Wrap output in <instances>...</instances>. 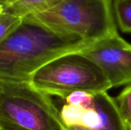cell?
Segmentation results:
<instances>
[{
	"label": "cell",
	"mask_w": 131,
	"mask_h": 130,
	"mask_svg": "<svg viewBox=\"0 0 131 130\" xmlns=\"http://www.w3.org/2000/svg\"><path fill=\"white\" fill-rule=\"evenodd\" d=\"M91 43L22 23L0 44V80L30 82L43 67L62 57L78 54Z\"/></svg>",
	"instance_id": "cell-1"
},
{
	"label": "cell",
	"mask_w": 131,
	"mask_h": 130,
	"mask_svg": "<svg viewBox=\"0 0 131 130\" xmlns=\"http://www.w3.org/2000/svg\"><path fill=\"white\" fill-rule=\"evenodd\" d=\"M23 23L91 42L118 33L113 0H64L46 11L25 17Z\"/></svg>",
	"instance_id": "cell-2"
},
{
	"label": "cell",
	"mask_w": 131,
	"mask_h": 130,
	"mask_svg": "<svg viewBox=\"0 0 131 130\" xmlns=\"http://www.w3.org/2000/svg\"><path fill=\"white\" fill-rule=\"evenodd\" d=\"M50 96L31 82L0 80V130H65Z\"/></svg>",
	"instance_id": "cell-3"
},
{
	"label": "cell",
	"mask_w": 131,
	"mask_h": 130,
	"mask_svg": "<svg viewBox=\"0 0 131 130\" xmlns=\"http://www.w3.org/2000/svg\"><path fill=\"white\" fill-rule=\"evenodd\" d=\"M30 82L42 93L62 100L74 91L97 94L112 88L101 69L78 53L62 57L43 67Z\"/></svg>",
	"instance_id": "cell-4"
},
{
	"label": "cell",
	"mask_w": 131,
	"mask_h": 130,
	"mask_svg": "<svg viewBox=\"0 0 131 130\" xmlns=\"http://www.w3.org/2000/svg\"><path fill=\"white\" fill-rule=\"evenodd\" d=\"M78 54L101 69L112 88L131 84V44L118 33L91 42Z\"/></svg>",
	"instance_id": "cell-5"
},
{
	"label": "cell",
	"mask_w": 131,
	"mask_h": 130,
	"mask_svg": "<svg viewBox=\"0 0 131 130\" xmlns=\"http://www.w3.org/2000/svg\"><path fill=\"white\" fill-rule=\"evenodd\" d=\"M94 96V109L100 118L96 130H129L121 115L115 99L107 92L99 93Z\"/></svg>",
	"instance_id": "cell-6"
},
{
	"label": "cell",
	"mask_w": 131,
	"mask_h": 130,
	"mask_svg": "<svg viewBox=\"0 0 131 130\" xmlns=\"http://www.w3.org/2000/svg\"><path fill=\"white\" fill-rule=\"evenodd\" d=\"M64 0H16L4 6V11L24 18L28 15L46 11Z\"/></svg>",
	"instance_id": "cell-7"
},
{
	"label": "cell",
	"mask_w": 131,
	"mask_h": 130,
	"mask_svg": "<svg viewBox=\"0 0 131 130\" xmlns=\"http://www.w3.org/2000/svg\"><path fill=\"white\" fill-rule=\"evenodd\" d=\"M113 10L117 26L131 34V0H113Z\"/></svg>",
	"instance_id": "cell-8"
},
{
	"label": "cell",
	"mask_w": 131,
	"mask_h": 130,
	"mask_svg": "<svg viewBox=\"0 0 131 130\" xmlns=\"http://www.w3.org/2000/svg\"><path fill=\"white\" fill-rule=\"evenodd\" d=\"M23 23V18L3 11L0 15V44Z\"/></svg>",
	"instance_id": "cell-9"
},
{
	"label": "cell",
	"mask_w": 131,
	"mask_h": 130,
	"mask_svg": "<svg viewBox=\"0 0 131 130\" xmlns=\"http://www.w3.org/2000/svg\"><path fill=\"white\" fill-rule=\"evenodd\" d=\"M64 100L65 104L78 107L84 110H94L95 107L94 94L82 90L71 93Z\"/></svg>",
	"instance_id": "cell-10"
},
{
	"label": "cell",
	"mask_w": 131,
	"mask_h": 130,
	"mask_svg": "<svg viewBox=\"0 0 131 130\" xmlns=\"http://www.w3.org/2000/svg\"><path fill=\"white\" fill-rule=\"evenodd\" d=\"M121 115L129 130L131 129V84L127 85L115 99Z\"/></svg>",
	"instance_id": "cell-11"
},
{
	"label": "cell",
	"mask_w": 131,
	"mask_h": 130,
	"mask_svg": "<svg viewBox=\"0 0 131 130\" xmlns=\"http://www.w3.org/2000/svg\"><path fill=\"white\" fill-rule=\"evenodd\" d=\"M65 130H90L86 129V128H84V127H80V126H74V127H68V128H66Z\"/></svg>",
	"instance_id": "cell-12"
},
{
	"label": "cell",
	"mask_w": 131,
	"mask_h": 130,
	"mask_svg": "<svg viewBox=\"0 0 131 130\" xmlns=\"http://www.w3.org/2000/svg\"><path fill=\"white\" fill-rule=\"evenodd\" d=\"M0 5H3V7L5 5H7V0H0Z\"/></svg>",
	"instance_id": "cell-13"
},
{
	"label": "cell",
	"mask_w": 131,
	"mask_h": 130,
	"mask_svg": "<svg viewBox=\"0 0 131 130\" xmlns=\"http://www.w3.org/2000/svg\"><path fill=\"white\" fill-rule=\"evenodd\" d=\"M4 11V7H3V5H0V15L2 13V11Z\"/></svg>",
	"instance_id": "cell-14"
},
{
	"label": "cell",
	"mask_w": 131,
	"mask_h": 130,
	"mask_svg": "<svg viewBox=\"0 0 131 130\" xmlns=\"http://www.w3.org/2000/svg\"><path fill=\"white\" fill-rule=\"evenodd\" d=\"M15 1H16V0H7V5L8 4H9V3H12V2H15Z\"/></svg>",
	"instance_id": "cell-15"
},
{
	"label": "cell",
	"mask_w": 131,
	"mask_h": 130,
	"mask_svg": "<svg viewBox=\"0 0 131 130\" xmlns=\"http://www.w3.org/2000/svg\"><path fill=\"white\" fill-rule=\"evenodd\" d=\"M130 130H131V129H130Z\"/></svg>",
	"instance_id": "cell-16"
}]
</instances>
